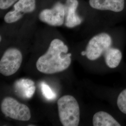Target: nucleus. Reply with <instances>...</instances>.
Wrapping results in <instances>:
<instances>
[{"label":"nucleus","instance_id":"obj_8","mask_svg":"<svg viewBox=\"0 0 126 126\" xmlns=\"http://www.w3.org/2000/svg\"><path fill=\"white\" fill-rule=\"evenodd\" d=\"M78 5V0H66L64 4V24L66 27L72 28L79 25L82 23V19L76 12Z\"/></svg>","mask_w":126,"mask_h":126},{"label":"nucleus","instance_id":"obj_13","mask_svg":"<svg viewBox=\"0 0 126 126\" xmlns=\"http://www.w3.org/2000/svg\"><path fill=\"white\" fill-rule=\"evenodd\" d=\"M41 88L43 95L46 99L50 100L56 98V93L50 88L49 85L44 82H43L41 84Z\"/></svg>","mask_w":126,"mask_h":126},{"label":"nucleus","instance_id":"obj_10","mask_svg":"<svg viewBox=\"0 0 126 126\" xmlns=\"http://www.w3.org/2000/svg\"><path fill=\"white\" fill-rule=\"evenodd\" d=\"M16 92L25 99H31L35 93L36 87L33 81L30 79H20L15 84Z\"/></svg>","mask_w":126,"mask_h":126},{"label":"nucleus","instance_id":"obj_3","mask_svg":"<svg viewBox=\"0 0 126 126\" xmlns=\"http://www.w3.org/2000/svg\"><path fill=\"white\" fill-rule=\"evenodd\" d=\"M0 108L5 116L16 120L28 121L31 118V111L27 106L11 97H6L3 99Z\"/></svg>","mask_w":126,"mask_h":126},{"label":"nucleus","instance_id":"obj_14","mask_svg":"<svg viewBox=\"0 0 126 126\" xmlns=\"http://www.w3.org/2000/svg\"><path fill=\"white\" fill-rule=\"evenodd\" d=\"M118 107L122 113L126 114V89L119 94L117 100Z\"/></svg>","mask_w":126,"mask_h":126},{"label":"nucleus","instance_id":"obj_16","mask_svg":"<svg viewBox=\"0 0 126 126\" xmlns=\"http://www.w3.org/2000/svg\"><path fill=\"white\" fill-rule=\"evenodd\" d=\"M81 55H82V56L86 55V51H82V52H81Z\"/></svg>","mask_w":126,"mask_h":126},{"label":"nucleus","instance_id":"obj_6","mask_svg":"<svg viewBox=\"0 0 126 126\" xmlns=\"http://www.w3.org/2000/svg\"><path fill=\"white\" fill-rule=\"evenodd\" d=\"M38 17L41 22L52 26H60L64 23V4L57 2L51 9L42 10Z\"/></svg>","mask_w":126,"mask_h":126},{"label":"nucleus","instance_id":"obj_12","mask_svg":"<svg viewBox=\"0 0 126 126\" xmlns=\"http://www.w3.org/2000/svg\"><path fill=\"white\" fill-rule=\"evenodd\" d=\"M105 60L106 64L110 68H115L119 65L122 60V52L115 48L110 47L104 54Z\"/></svg>","mask_w":126,"mask_h":126},{"label":"nucleus","instance_id":"obj_11","mask_svg":"<svg viewBox=\"0 0 126 126\" xmlns=\"http://www.w3.org/2000/svg\"><path fill=\"white\" fill-rule=\"evenodd\" d=\"M94 126H120L121 124L108 113L99 111L95 113L93 118Z\"/></svg>","mask_w":126,"mask_h":126},{"label":"nucleus","instance_id":"obj_15","mask_svg":"<svg viewBox=\"0 0 126 126\" xmlns=\"http://www.w3.org/2000/svg\"><path fill=\"white\" fill-rule=\"evenodd\" d=\"M18 0H0V9L2 10L8 9Z\"/></svg>","mask_w":126,"mask_h":126},{"label":"nucleus","instance_id":"obj_7","mask_svg":"<svg viewBox=\"0 0 126 126\" xmlns=\"http://www.w3.org/2000/svg\"><path fill=\"white\" fill-rule=\"evenodd\" d=\"M36 7V0H19L14 5V9L5 15L7 23H15L22 18L25 14L32 13Z\"/></svg>","mask_w":126,"mask_h":126},{"label":"nucleus","instance_id":"obj_2","mask_svg":"<svg viewBox=\"0 0 126 126\" xmlns=\"http://www.w3.org/2000/svg\"><path fill=\"white\" fill-rule=\"evenodd\" d=\"M59 116L63 126H78L80 121L79 106L71 95H64L58 101Z\"/></svg>","mask_w":126,"mask_h":126},{"label":"nucleus","instance_id":"obj_5","mask_svg":"<svg viewBox=\"0 0 126 126\" xmlns=\"http://www.w3.org/2000/svg\"><path fill=\"white\" fill-rule=\"evenodd\" d=\"M23 56L19 50L11 48L6 50L0 61V72L5 76L15 74L20 68Z\"/></svg>","mask_w":126,"mask_h":126},{"label":"nucleus","instance_id":"obj_4","mask_svg":"<svg viewBox=\"0 0 126 126\" xmlns=\"http://www.w3.org/2000/svg\"><path fill=\"white\" fill-rule=\"evenodd\" d=\"M112 44L111 36L106 33H101L93 36L87 44L86 56L90 60L94 61L101 57Z\"/></svg>","mask_w":126,"mask_h":126},{"label":"nucleus","instance_id":"obj_9","mask_svg":"<svg viewBox=\"0 0 126 126\" xmlns=\"http://www.w3.org/2000/svg\"><path fill=\"white\" fill-rule=\"evenodd\" d=\"M89 3L94 9L115 12H121L125 6L124 0H89Z\"/></svg>","mask_w":126,"mask_h":126},{"label":"nucleus","instance_id":"obj_1","mask_svg":"<svg viewBox=\"0 0 126 126\" xmlns=\"http://www.w3.org/2000/svg\"><path fill=\"white\" fill-rule=\"evenodd\" d=\"M68 47L63 41L54 39L45 54L38 59L37 69L40 72L51 74L67 69L71 63V53H67Z\"/></svg>","mask_w":126,"mask_h":126},{"label":"nucleus","instance_id":"obj_17","mask_svg":"<svg viewBox=\"0 0 126 126\" xmlns=\"http://www.w3.org/2000/svg\"><path fill=\"white\" fill-rule=\"evenodd\" d=\"M0 41L1 40V37L0 36Z\"/></svg>","mask_w":126,"mask_h":126}]
</instances>
